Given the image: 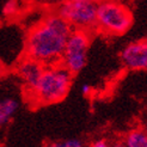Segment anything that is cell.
I'll use <instances>...</instances> for the list:
<instances>
[{
  "label": "cell",
  "instance_id": "5b68a950",
  "mask_svg": "<svg viewBox=\"0 0 147 147\" xmlns=\"http://www.w3.org/2000/svg\"><path fill=\"white\" fill-rule=\"evenodd\" d=\"M90 48V35L87 31L72 30L66 42L61 56V65L72 74L80 73L87 63V53Z\"/></svg>",
  "mask_w": 147,
  "mask_h": 147
},
{
  "label": "cell",
  "instance_id": "2e32d148",
  "mask_svg": "<svg viewBox=\"0 0 147 147\" xmlns=\"http://www.w3.org/2000/svg\"><path fill=\"white\" fill-rule=\"evenodd\" d=\"M3 73H4V72H3V69L0 68V80H1V78H3Z\"/></svg>",
  "mask_w": 147,
  "mask_h": 147
},
{
  "label": "cell",
  "instance_id": "8fae6325",
  "mask_svg": "<svg viewBox=\"0 0 147 147\" xmlns=\"http://www.w3.org/2000/svg\"><path fill=\"white\" fill-rule=\"evenodd\" d=\"M91 147H110V144L104 139H99V140L93 141L91 144Z\"/></svg>",
  "mask_w": 147,
  "mask_h": 147
},
{
  "label": "cell",
  "instance_id": "30bf717a",
  "mask_svg": "<svg viewBox=\"0 0 147 147\" xmlns=\"http://www.w3.org/2000/svg\"><path fill=\"white\" fill-rule=\"evenodd\" d=\"M43 147H84V145L79 139H63L48 141L43 145Z\"/></svg>",
  "mask_w": 147,
  "mask_h": 147
},
{
  "label": "cell",
  "instance_id": "7c38bea8",
  "mask_svg": "<svg viewBox=\"0 0 147 147\" xmlns=\"http://www.w3.org/2000/svg\"><path fill=\"white\" fill-rule=\"evenodd\" d=\"M14 11V1H10V3H7L4 7V12L6 14H9V13H12Z\"/></svg>",
  "mask_w": 147,
  "mask_h": 147
},
{
  "label": "cell",
  "instance_id": "6da1fadb",
  "mask_svg": "<svg viewBox=\"0 0 147 147\" xmlns=\"http://www.w3.org/2000/svg\"><path fill=\"white\" fill-rule=\"evenodd\" d=\"M72 28L59 14L50 13L29 31L25 41L26 57L50 66L61 62Z\"/></svg>",
  "mask_w": 147,
  "mask_h": 147
},
{
  "label": "cell",
  "instance_id": "7a4b0ae2",
  "mask_svg": "<svg viewBox=\"0 0 147 147\" xmlns=\"http://www.w3.org/2000/svg\"><path fill=\"white\" fill-rule=\"evenodd\" d=\"M72 80L73 74L61 63L46 66L40 82L30 97L38 105L55 104L65 99L68 94Z\"/></svg>",
  "mask_w": 147,
  "mask_h": 147
},
{
  "label": "cell",
  "instance_id": "4fadbf2b",
  "mask_svg": "<svg viewBox=\"0 0 147 147\" xmlns=\"http://www.w3.org/2000/svg\"><path fill=\"white\" fill-rule=\"evenodd\" d=\"M82 92H83V94L87 96V94L91 92V86H90V85H87V84H84V85L82 86Z\"/></svg>",
  "mask_w": 147,
  "mask_h": 147
},
{
  "label": "cell",
  "instance_id": "5bb4252c",
  "mask_svg": "<svg viewBox=\"0 0 147 147\" xmlns=\"http://www.w3.org/2000/svg\"><path fill=\"white\" fill-rule=\"evenodd\" d=\"M110 147H126V144H124V140H116L110 145Z\"/></svg>",
  "mask_w": 147,
  "mask_h": 147
},
{
  "label": "cell",
  "instance_id": "277c9868",
  "mask_svg": "<svg viewBox=\"0 0 147 147\" xmlns=\"http://www.w3.org/2000/svg\"><path fill=\"white\" fill-rule=\"evenodd\" d=\"M97 5L89 1L63 0L56 13L67 22L72 30L91 31L97 26Z\"/></svg>",
  "mask_w": 147,
  "mask_h": 147
},
{
  "label": "cell",
  "instance_id": "8992f818",
  "mask_svg": "<svg viewBox=\"0 0 147 147\" xmlns=\"http://www.w3.org/2000/svg\"><path fill=\"white\" fill-rule=\"evenodd\" d=\"M121 62L130 71L147 69V40L130 42L121 51Z\"/></svg>",
  "mask_w": 147,
  "mask_h": 147
},
{
  "label": "cell",
  "instance_id": "52a82bcc",
  "mask_svg": "<svg viewBox=\"0 0 147 147\" xmlns=\"http://www.w3.org/2000/svg\"><path fill=\"white\" fill-rule=\"evenodd\" d=\"M45 67H46L45 65H42L41 62L36 60H32L30 57H25L18 63L16 68L17 74L23 82L24 87L29 94H31L36 89V86H37L43 74Z\"/></svg>",
  "mask_w": 147,
  "mask_h": 147
},
{
  "label": "cell",
  "instance_id": "9a60e30c",
  "mask_svg": "<svg viewBox=\"0 0 147 147\" xmlns=\"http://www.w3.org/2000/svg\"><path fill=\"white\" fill-rule=\"evenodd\" d=\"M77 1H89V3H93V4H99L104 0H77Z\"/></svg>",
  "mask_w": 147,
  "mask_h": 147
},
{
  "label": "cell",
  "instance_id": "3957f363",
  "mask_svg": "<svg viewBox=\"0 0 147 147\" xmlns=\"http://www.w3.org/2000/svg\"><path fill=\"white\" fill-rule=\"evenodd\" d=\"M133 25L130 9L119 0H104L97 5V26L110 36L124 35Z\"/></svg>",
  "mask_w": 147,
  "mask_h": 147
},
{
  "label": "cell",
  "instance_id": "9c48e42d",
  "mask_svg": "<svg viewBox=\"0 0 147 147\" xmlns=\"http://www.w3.org/2000/svg\"><path fill=\"white\" fill-rule=\"evenodd\" d=\"M126 147H147V133L142 129H133L124 138Z\"/></svg>",
  "mask_w": 147,
  "mask_h": 147
},
{
  "label": "cell",
  "instance_id": "ba28073f",
  "mask_svg": "<svg viewBox=\"0 0 147 147\" xmlns=\"http://www.w3.org/2000/svg\"><path fill=\"white\" fill-rule=\"evenodd\" d=\"M19 108V102L13 97H5L0 99V127L9 123Z\"/></svg>",
  "mask_w": 147,
  "mask_h": 147
}]
</instances>
